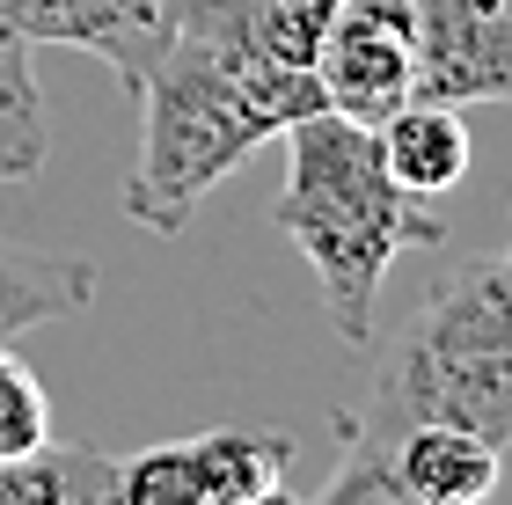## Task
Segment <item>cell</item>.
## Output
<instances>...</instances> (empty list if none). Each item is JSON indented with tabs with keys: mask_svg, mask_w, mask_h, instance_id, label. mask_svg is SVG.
I'll return each instance as SVG.
<instances>
[{
	"mask_svg": "<svg viewBox=\"0 0 512 505\" xmlns=\"http://www.w3.org/2000/svg\"><path fill=\"white\" fill-rule=\"evenodd\" d=\"M286 183H278V227L308 257L322 315L344 344H374V301L381 279L403 249H439L447 220L432 213L439 198H417L388 176L374 125L308 110L286 132Z\"/></svg>",
	"mask_w": 512,
	"mask_h": 505,
	"instance_id": "cell-1",
	"label": "cell"
},
{
	"mask_svg": "<svg viewBox=\"0 0 512 505\" xmlns=\"http://www.w3.org/2000/svg\"><path fill=\"white\" fill-rule=\"evenodd\" d=\"M139 103H147V147L125 176V220L147 235H183L213 183H227L293 118L330 110L315 74L242 59L191 30H176L169 59L139 81Z\"/></svg>",
	"mask_w": 512,
	"mask_h": 505,
	"instance_id": "cell-2",
	"label": "cell"
},
{
	"mask_svg": "<svg viewBox=\"0 0 512 505\" xmlns=\"http://www.w3.org/2000/svg\"><path fill=\"white\" fill-rule=\"evenodd\" d=\"M403 425H461L512 447V257L447 271L381 352L366 410L344 418V447H381Z\"/></svg>",
	"mask_w": 512,
	"mask_h": 505,
	"instance_id": "cell-3",
	"label": "cell"
},
{
	"mask_svg": "<svg viewBox=\"0 0 512 505\" xmlns=\"http://www.w3.org/2000/svg\"><path fill=\"white\" fill-rule=\"evenodd\" d=\"M300 462V447L286 432H198V440H161L139 447L132 462H118V491L125 505H271L286 491V476Z\"/></svg>",
	"mask_w": 512,
	"mask_h": 505,
	"instance_id": "cell-4",
	"label": "cell"
},
{
	"mask_svg": "<svg viewBox=\"0 0 512 505\" xmlns=\"http://www.w3.org/2000/svg\"><path fill=\"white\" fill-rule=\"evenodd\" d=\"M505 447L461 425H403L381 447H344V469L322 484L330 505L381 498V505H476L498 491Z\"/></svg>",
	"mask_w": 512,
	"mask_h": 505,
	"instance_id": "cell-5",
	"label": "cell"
},
{
	"mask_svg": "<svg viewBox=\"0 0 512 505\" xmlns=\"http://www.w3.org/2000/svg\"><path fill=\"white\" fill-rule=\"evenodd\" d=\"M410 96L512 103V0H410Z\"/></svg>",
	"mask_w": 512,
	"mask_h": 505,
	"instance_id": "cell-6",
	"label": "cell"
},
{
	"mask_svg": "<svg viewBox=\"0 0 512 505\" xmlns=\"http://www.w3.org/2000/svg\"><path fill=\"white\" fill-rule=\"evenodd\" d=\"M315 81L322 103L359 125L410 103V0H337L315 44Z\"/></svg>",
	"mask_w": 512,
	"mask_h": 505,
	"instance_id": "cell-7",
	"label": "cell"
},
{
	"mask_svg": "<svg viewBox=\"0 0 512 505\" xmlns=\"http://www.w3.org/2000/svg\"><path fill=\"white\" fill-rule=\"evenodd\" d=\"M0 15L30 44H66V52L103 59L139 96V81H147L176 44L183 0H0Z\"/></svg>",
	"mask_w": 512,
	"mask_h": 505,
	"instance_id": "cell-8",
	"label": "cell"
},
{
	"mask_svg": "<svg viewBox=\"0 0 512 505\" xmlns=\"http://www.w3.org/2000/svg\"><path fill=\"white\" fill-rule=\"evenodd\" d=\"M337 0H183L176 30L213 37L242 59L264 66H293V74H315V44L322 22H330Z\"/></svg>",
	"mask_w": 512,
	"mask_h": 505,
	"instance_id": "cell-9",
	"label": "cell"
},
{
	"mask_svg": "<svg viewBox=\"0 0 512 505\" xmlns=\"http://www.w3.org/2000/svg\"><path fill=\"white\" fill-rule=\"evenodd\" d=\"M374 140H381L388 176L403 183V191H417V198H447L454 183L469 176V154H476L461 110L454 103H425V96L395 103L388 118L374 125Z\"/></svg>",
	"mask_w": 512,
	"mask_h": 505,
	"instance_id": "cell-10",
	"label": "cell"
},
{
	"mask_svg": "<svg viewBox=\"0 0 512 505\" xmlns=\"http://www.w3.org/2000/svg\"><path fill=\"white\" fill-rule=\"evenodd\" d=\"M88 301H96V264L88 257L0 242V344H15L22 330L52 323V315H74Z\"/></svg>",
	"mask_w": 512,
	"mask_h": 505,
	"instance_id": "cell-11",
	"label": "cell"
},
{
	"mask_svg": "<svg viewBox=\"0 0 512 505\" xmlns=\"http://www.w3.org/2000/svg\"><path fill=\"white\" fill-rule=\"evenodd\" d=\"M118 491V454L103 447H30L15 462H0V505H81V498H110Z\"/></svg>",
	"mask_w": 512,
	"mask_h": 505,
	"instance_id": "cell-12",
	"label": "cell"
},
{
	"mask_svg": "<svg viewBox=\"0 0 512 505\" xmlns=\"http://www.w3.org/2000/svg\"><path fill=\"white\" fill-rule=\"evenodd\" d=\"M37 44L8 37L0 44V183H30L52 154V125H44V96H37Z\"/></svg>",
	"mask_w": 512,
	"mask_h": 505,
	"instance_id": "cell-13",
	"label": "cell"
},
{
	"mask_svg": "<svg viewBox=\"0 0 512 505\" xmlns=\"http://www.w3.org/2000/svg\"><path fill=\"white\" fill-rule=\"evenodd\" d=\"M44 440H52L44 388H37L30 366L0 344V462H15V454H30V447H44Z\"/></svg>",
	"mask_w": 512,
	"mask_h": 505,
	"instance_id": "cell-14",
	"label": "cell"
},
{
	"mask_svg": "<svg viewBox=\"0 0 512 505\" xmlns=\"http://www.w3.org/2000/svg\"><path fill=\"white\" fill-rule=\"evenodd\" d=\"M505 257H512V235H505Z\"/></svg>",
	"mask_w": 512,
	"mask_h": 505,
	"instance_id": "cell-15",
	"label": "cell"
}]
</instances>
